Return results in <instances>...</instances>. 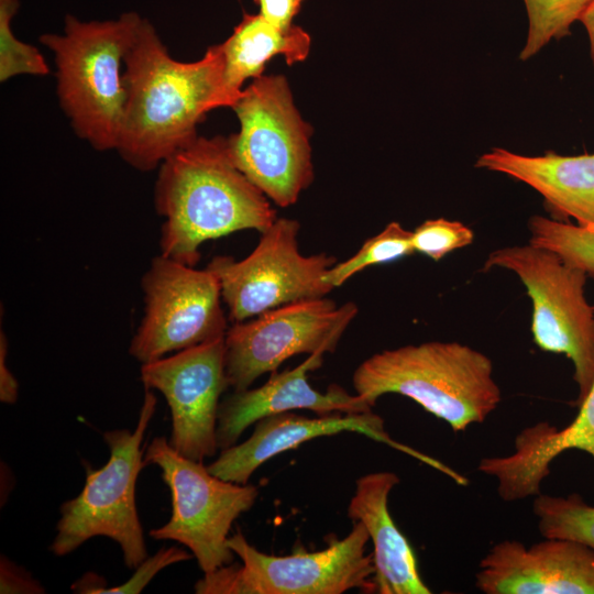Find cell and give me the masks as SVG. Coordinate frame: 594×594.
Listing matches in <instances>:
<instances>
[{
	"mask_svg": "<svg viewBox=\"0 0 594 594\" xmlns=\"http://www.w3.org/2000/svg\"><path fill=\"white\" fill-rule=\"evenodd\" d=\"M529 243L558 254L566 264L594 278V229L543 216L529 219Z\"/></svg>",
	"mask_w": 594,
	"mask_h": 594,
	"instance_id": "22",
	"label": "cell"
},
{
	"mask_svg": "<svg viewBox=\"0 0 594 594\" xmlns=\"http://www.w3.org/2000/svg\"><path fill=\"white\" fill-rule=\"evenodd\" d=\"M156 211L165 218L161 254L195 266L208 240L276 220L266 195L233 163L228 139L195 136L162 164L155 184Z\"/></svg>",
	"mask_w": 594,
	"mask_h": 594,
	"instance_id": "2",
	"label": "cell"
},
{
	"mask_svg": "<svg viewBox=\"0 0 594 594\" xmlns=\"http://www.w3.org/2000/svg\"><path fill=\"white\" fill-rule=\"evenodd\" d=\"M220 45L224 85L237 102L244 81L260 77L272 57L283 55L288 65L305 61L310 36L298 25L280 29L261 14L244 13L231 36Z\"/></svg>",
	"mask_w": 594,
	"mask_h": 594,
	"instance_id": "20",
	"label": "cell"
},
{
	"mask_svg": "<svg viewBox=\"0 0 594 594\" xmlns=\"http://www.w3.org/2000/svg\"><path fill=\"white\" fill-rule=\"evenodd\" d=\"M322 361L323 353L311 354L292 370L273 372L262 386L234 392L221 400L217 424L219 449L235 444L248 427L275 414L296 409H308L317 416L371 411L373 406L359 394L350 395L336 384L321 393L308 383L307 373L320 367Z\"/></svg>",
	"mask_w": 594,
	"mask_h": 594,
	"instance_id": "16",
	"label": "cell"
},
{
	"mask_svg": "<svg viewBox=\"0 0 594 594\" xmlns=\"http://www.w3.org/2000/svg\"><path fill=\"white\" fill-rule=\"evenodd\" d=\"M299 228L294 219L276 218L246 257L237 261L216 256L208 264L219 279L233 322L283 305L324 297L333 289L324 276L336 258L326 253L302 255Z\"/></svg>",
	"mask_w": 594,
	"mask_h": 594,
	"instance_id": "10",
	"label": "cell"
},
{
	"mask_svg": "<svg viewBox=\"0 0 594 594\" xmlns=\"http://www.w3.org/2000/svg\"><path fill=\"white\" fill-rule=\"evenodd\" d=\"M156 403L152 389H145L136 427L102 433L110 457L99 469L87 465L81 492L62 504L56 536L50 546L55 556H67L87 540L102 536L120 546L129 569L147 558L135 488L145 466L142 442Z\"/></svg>",
	"mask_w": 594,
	"mask_h": 594,
	"instance_id": "5",
	"label": "cell"
},
{
	"mask_svg": "<svg viewBox=\"0 0 594 594\" xmlns=\"http://www.w3.org/2000/svg\"><path fill=\"white\" fill-rule=\"evenodd\" d=\"M414 252L411 231L393 221L378 234L366 240L352 257L331 266L324 280L336 288L366 267L389 263Z\"/></svg>",
	"mask_w": 594,
	"mask_h": 594,
	"instance_id": "24",
	"label": "cell"
},
{
	"mask_svg": "<svg viewBox=\"0 0 594 594\" xmlns=\"http://www.w3.org/2000/svg\"><path fill=\"white\" fill-rule=\"evenodd\" d=\"M8 341L3 331L0 333V400L11 405L16 402L19 384L7 365Z\"/></svg>",
	"mask_w": 594,
	"mask_h": 594,
	"instance_id": "30",
	"label": "cell"
},
{
	"mask_svg": "<svg viewBox=\"0 0 594 594\" xmlns=\"http://www.w3.org/2000/svg\"><path fill=\"white\" fill-rule=\"evenodd\" d=\"M528 15V33L519 58L527 61L551 40L570 34L591 0H524Z\"/></svg>",
	"mask_w": 594,
	"mask_h": 594,
	"instance_id": "23",
	"label": "cell"
},
{
	"mask_svg": "<svg viewBox=\"0 0 594 594\" xmlns=\"http://www.w3.org/2000/svg\"><path fill=\"white\" fill-rule=\"evenodd\" d=\"M494 267L515 273L525 285L532 301L535 343L572 362L579 391L574 406L580 407L594 383V307L584 294L587 275L531 243L491 252L482 270Z\"/></svg>",
	"mask_w": 594,
	"mask_h": 594,
	"instance_id": "8",
	"label": "cell"
},
{
	"mask_svg": "<svg viewBox=\"0 0 594 594\" xmlns=\"http://www.w3.org/2000/svg\"><path fill=\"white\" fill-rule=\"evenodd\" d=\"M142 289L144 315L129 346L142 364L224 337L221 287L208 267L196 270L161 254L144 274Z\"/></svg>",
	"mask_w": 594,
	"mask_h": 594,
	"instance_id": "11",
	"label": "cell"
},
{
	"mask_svg": "<svg viewBox=\"0 0 594 594\" xmlns=\"http://www.w3.org/2000/svg\"><path fill=\"white\" fill-rule=\"evenodd\" d=\"M475 586L485 594H594V551L570 539L530 547L504 540L480 561Z\"/></svg>",
	"mask_w": 594,
	"mask_h": 594,
	"instance_id": "14",
	"label": "cell"
},
{
	"mask_svg": "<svg viewBox=\"0 0 594 594\" xmlns=\"http://www.w3.org/2000/svg\"><path fill=\"white\" fill-rule=\"evenodd\" d=\"M240 130L228 136L235 166L279 207L295 204L314 179L311 127L296 109L284 76L261 75L232 107Z\"/></svg>",
	"mask_w": 594,
	"mask_h": 594,
	"instance_id": "6",
	"label": "cell"
},
{
	"mask_svg": "<svg viewBox=\"0 0 594 594\" xmlns=\"http://www.w3.org/2000/svg\"><path fill=\"white\" fill-rule=\"evenodd\" d=\"M399 483L394 472L369 473L358 479L348 516L364 525L373 543L374 593L430 594L415 552L388 510V496Z\"/></svg>",
	"mask_w": 594,
	"mask_h": 594,
	"instance_id": "19",
	"label": "cell"
},
{
	"mask_svg": "<svg viewBox=\"0 0 594 594\" xmlns=\"http://www.w3.org/2000/svg\"><path fill=\"white\" fill-rule=\"evenodd\" d=\"M145 389H156L170 410L169 444L182 455L202 462L218 449L220 397L230 387L224 364V337L141 366Z\"/></svg>",
	"mask_w": 594,
	"mask_h": 594,
	"instance_id": "13",
	"label": "cell"
},
{
	"mask_svg": "<svg viewBox=\"0 0 594 594\" xmlns=\"http://www.w3.org/2000/svg\"><path fill=\"white\" fill-rule=\"evenodd\" d=\"M584 25L590 43V54L594 65V0H591L580 20Z\"/></svg>",
	"mask_w": 594,
	"mask_h": 594,
	"instance_id": "31",
	"label": "cell"
},
{
	"mask_svg": "<svg viewBox=\"0 0 594 594\" xmlns=\"http://www.w3.org/2000/svg\"><path fill=\"white\" fill-rule=\"evenodd\" d=\"M194 556L179 547H168L160 549L155 554L143 560L136 568L133 575L118 586H99L91 594H138L150 581L163 569L170 564L190 560Z\"/></svg>",
	"mask_w": 594,
	"mask_h": 594,
	"instance_id": "27",
	"label": "cell"
},
{
	"mask_svg": "<svg viewBox=\"0 0 594 594\" xmlns=\"http://www.w3.org/2000/svg\"><path fill=\"white\" fill-rule=\"evenodd\" d=\"M475 167L507 175L535 189L553 219L594 229V153L526 156L494 147Z\"/></svg>",
	"mask_w": 594,
	"mask_h": 594,
	"instance_id": "18",
	"label": "cell"
},
{
	"mask_svg": "<svg viewBox=\"0 0 594 594\" xmlns=\"http://www.w3.org/2000/svg\"><path fill=\"white\" fill-rule=\"evenodd\" d=\"M127 99L117 151L147 172L191 141L205 114L233 107L223 77L221 45L193 63L174 59L154 26L142 20L124 57Z\"/></svg>",
	"mask_w": 594,
	"mask_h": 594,
	"instance_id": "1",
	"label": "cell"
},
{
	"mask_svg": "<svg viewBox=\"0 0 594 594\" xmlns=\"http://www.w3.org/2000/svg\"><path fill=\"white\" fill-rule=\"evenodd\" d=\"M142 18L82 22L66 15L64 34H44L54 54L59 105L76 134L99 151L117 148L127 90L124 57Z\"/></svg>",
	"mask_w": 594,
	"mask_h": 594,
	"instance_id": "4",
	"label": "cell"
},
{
	"mask_svg": "<svg viewBox=\"0 0 594 594\" xmlns=\"http://www.w3.org/2000/svg\"><path fill=\"white\" fill-rule=\"evenodd\" d=\"M492 360L460 342L429 341L375 353L353 374L372 406L385 394L406 396L454 432L482 424L502 400Z\"/></svg>",
	"mask_w": 594,
	"mask_h": 594,
	"instance_id": "3",
	"label": "cell"
},
{
	"mask_svg": "<svg viewBox=\"0 0 594 594\" xmlns=\"http://www.w3.org/2000/svg\"><path fill=\"white\" fill-rule=\"evenodd\" d=\"M513 453L483 458L477 470L497 482V494L505 502L540 494L550 464L568 450H580L594 460V383L579 407L576 417L559 429L540 421L522 429L515 439Z\"/></svg>",
	"mask_w": 594,
	"mask_h": 594,
	"instance_id": "17",
	"label": "cell"
},
{
	"mask_svg": "<svg viewBox=\"0 0 594 594\" xmlns=\"http://www.w3.org/2000/svg\"><path fill=\"white\" fill-rule=\"evenodd\" d=\"M304 0H254L265 20L280 29L293 25Z\"/></svg>",
	"mask_w": 594,
	"mask_h": 594,
	"instance_id": "29",
	"label": "cell"
},
{
	"mask_svg": "<svg viewBox=\"0 0 594 594\" xmlns=\"http://www.w3.org/2000/svg\"><path fill=\"white\" fill-rule=\"evenodd\" d=\"M353 302L338 306L324 297L283 305L251 320L233 322L224 334V364L230 387L250 388L297 354L333 352L355 318Z\"/></svg>",
	"mask_w": 594,
	"mask_h": 594,
	"instance_id": "12",
	"label": "cell"
},
{
	"mask_svg": "<svg viewBox=\"0 0 594 594\" xmlns=\"http://www.w3.org/2000/svg\"><path fill=\"white\" fill-rule=\"evenodd\" d=\"M343 431L364 435L388 444L444 472L447 465L419 451L393 440L385 430L384 420L372 410L360 414H332L314 418L294 411L264 417L255 422L250 438L222 449L207 468L216 476L238 484H248L251 475L267 460L298 448L301 443Z\"/></svg>",
	"mask_w": 594,
	"mask_h": 594,
	"instance_id": "15",
	"label": "cell"
},
{
	"mask_svg": "<svg viewBox=\"0 0 594 594\" xmlns=\"http://www.w3.org/2000/svg\"><path fill=\"white\" fill-rule=\"evenodd\" d=\"M532 510L544 538L570 539L594 551V506L578 493L568 496L539 494Z\"/></svg>",
	"mask_w": 594,
	"mask_h": 594,
	"instance_id": "21",
	"label": "cell"
},
{
	"mask_svg": "<svg viewBox=\"0 0 594 594\" xmlns=\"http://www.w3.org/2000/svg\"><path fill=\"white\" fill-rule=\"evenodd\" d=\"M44 587L22 566L1 556L0 593H44Z\"/></svg>",
	"mask_w": 594,
	"mask_h": 594,
	"instance_id": "28",
	"label": "cell"
},
{
	"mask_svg": "<svg viewBox=\"0 0 594 594\" xmlns=\"http://www.w3.org/2000/svg\"><path fill=\"white\" fill-rule=\"evenodd\" d=\"M370 536L360 521L343 539L315 552L273 556L258 551L238 530L228 547L241 559L211 572L195 584L198 594H342L352 588L374 593Z\"/></svg>",
	"mask_w": 594,
	"mask_h": 594,
	"instance_id": "7",
	"label": "cell"
},
{
	"mask_svg": "<svg viewBox=\"0 0 594 594\" xmlns=\"http://www.w3.org/2000/svg\"><path fill=\"white\" fill-rule=\"evenodd\" d=\"M473 239L474 233L468 226L444 218L427 220L411 232L414 251L435 261L470 245Z\"/></svg>",
	"mask_w": 594,
	"mask_h": 594,
	"instance_id": "26",
	"label": "cell"
},
{
	"mask_svg": "<svg viewBox=\"0 0 594 594\" xmlns=\"http://www.w3.org/2000/svg\"><path fill=\"white\" fill-rule=\"evenodd\" d=\"M144 464L161 470L172 495L169 520L150 536L189 548L204 573L232 563L229 532L234 520L254 505L257 487L213 475L202 462L178 453L165 437L152 439L144 450Z\"/></svg>",
	"mask_w": 594,
	"mask_h": 594,
	"instance_id": "9",
	"label": "cell"
},
{
	"mask_svg": "<svg viewBox=\"0 0 594 594\" xmlns=\"http://www.w3.org/2000/svg\"><path fill=\"white\" fill-rule=\"evenodd\" d=\"M18 0H0V81L18 75L45 76L50 74L41 52L32 45L19 41L11 21L18 10Z\"/></svg>",
	"mask_w": 594,
	"mask_h": 594,
	"instance_id": "25",
	"label": "cell"
}]
</instances>
